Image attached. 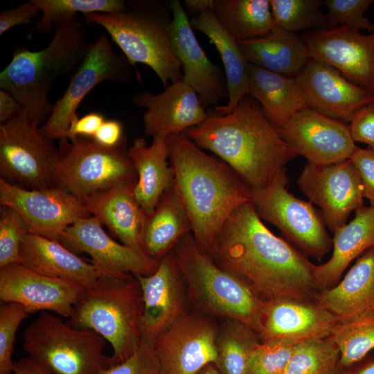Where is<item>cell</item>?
Wrapping results in <instances>:
<instances>
[{
	"mask_svg": "<svg viewBox=\"0 0 374 374\" xmlns=\"http://www.w3.org/2000/svg\"><path fill=\"white\" fill-rule=\"evenodd\" d=\"M208 255L218 267L243 280L263 301L312 300L319 291L314 264L274 235L251 202L233 211Z\"/></svg>",
	"mask_w": 374,
	"mask_h": 374,
	"instance_id": "6da1fadb",
	"label": "cell"
},
{
	"mask_svg": "<svg viewBox=\"0 0 374 374\" xmlns=\"http://www.w3.org/2000/svg\"><path fill=\"white\" fill-rule=\"evenodd\" d=\"M184 134L220 158L250 190L269 185L296 157L249 94L230 113L208 114L202 123Z\"/></svg>",
	"mask_w": 374,
	"mask_h": 374,
	"instance_id": "7a4b0ae2",
	"label": "cell"
},
{
	"mask_svg": "<svg viewBox=\"0 0 374 374\" xmlns=\"http://www.w3.org/2000/svg\"><path fill=\"white\" fill-rule=\"evenodd\" d=\"M175 184L199 247L211 251L224 224L241 204L251 202V190L223 161L206 153L184 133L168 136Z\"/></svg>",
	"mask_w": 374,
	"mask_h": 374,
	"instance_id": "3957f363",
	"label": "cell"
},
{
	"mask_svg": "<svg viewBox=\"0 0 374 374\" xmlns=\"http://www.w3.org/2000/svg\"><path fill=\"white\" fill-rule=\"evenodd\" d=\"M77 17L55 24L54 36L43 49L15 48L0 73V87L9 92L37 126L51 116L48 93L57 78L73 73L84 60L89 44Z\"/></svg>",
	"mask_w": 374,
	"mask_h": 374,
	"instance_id": "277c9868",
	"label": "cell"
},
{
	"mask_svg": "<svg viewBox=\"0 0 374 374\" xmlns=\"http://www.w3.org/2000/svg\"><path fill=\"white\" fill-rule=\"evenodd\" d=\"M170 1H132L125 10L83 15L85 24L104 28L130 63L148 66L164 88L183 80L179 62L171 44Z\"/></svg>",
	"mask_w": 374,
	"mask_h": 374,
	"instance_id": "5b68a950",
	"label": "cell"
},
{
	"mask_svg": "<svg viewBox=\"0 0 374 374\" xmlns=\"http://www.w3.org/2000/svg\"><path fill=\"white\" fill-rule=\"evenodd\" d=\"M143 303L136 276L102 275L84 287L67 323L102 336L113 349L112 365L130 358L142 342Z\"/></svg>",
	"mask_w": 374,
	"mask_h": 374,
	"instance_id": "8992f818",
	"label": "cell"
},
{
	"mask_svg": "<svg viewBox=\"0 0 374 374\" xmlns=\"http://www.w3.org/2000/svg\"><path fill=\"white\" fill-rule=\"evenodd\" d=\"M172 252L190 299L203 313L239 321L259 334L263 300L243 280L215 264L191 233Z\"/></svg>",
	"mask_w": 374,
	"mask_h": 374,
	"instance_id": "52a82bcc",
	"label": "cell"
},
{
	"mask_svg": "<svg viewBox=\"0 0 374 374\" xmlns=\"http://www.w3.org/2000/svg\"><path fill=\"white\" fill-rule=\"evenodd\" d=\"M23 348L52 374H96L112 366L103 350L106 340L44 311L23 332Z\"/></svg>",
	"mask_w": 374,
	"mask_h": 374,
	"instance_id": "ba28073f",
	"label": "cell"
},
{
	"mask_svg": "<svg viewBox=\"0 0 374 374\" xmlns=\"http://www.w3.org/2000/svg\"><path fill=\"white\" fill-rule=\"evenodd\" d=\"M60 141V161L53 186L62 188L82 199L116 185L136 181L125 140L114 148L103 146L89 137Z\"/></svg>",
	"mask_w": 374,
	"mask_h": 374,
	"instance_id": "9c48e42d",
	"label": "cell"
},
{
	"mask_svg": "<svg viewBox=\"0 0 374 374\" xmlns=\"http://www.w3.org/2000/svg\"><path fill=\"white\" fill-rule=\"evenodd\" d=\"M286 169L279 170L269 185L251 190V202L260 219L276 226L305 253L321 260L332 247L323 218L310 202L287 189Z\"/></svg>",
	"mask_w": 374,
	"mask_h": 374,
	"instance_id": "30bf717a",
	"label": "cell"
},
{
	"mask_svg": "<svg viewBox=\"0 0 374 374\" xmlns=\"http://www.w3.org/2000/svg\"><path fill=\"white\" fill-rule=\"evenodd\" d=\"M24 109L1 123V178L28 189L53 186L60 157Z\"/></svg>",
	"mask_w": 374,
	"mask_h": 374,
	"instance_id": "8fae6325",
	"label": "cell"
},
{
	"mask_svg": "<svg viewBox=\"0 0 374 374\" xmlns=\"http://www.w3.org/2000/svg\"><path fill=\"white\" fill-rule=\"evenodd\" d=\"M132 65L123 53H116L105 34L90 43L82 64L72 74L62 96L53 103L52 113L39 127L51 140L61 139L84 97L100 82L126 83L131 80Z\"/></svg>",
	"mask_w": 374,
	"mask_h": 374,
	"instance_id": "7c38bea8",
	"label": "cell"
},
{
	"mask_svg": "<svg viewBox=\"0 0 374 374\" xmlns=\"http://www.w3.org/2000/svg\"><path fill=\"white\" fill-rule=\"evenodd\" d=\"M0 204L15 208L30 233L58 242L69 226L91 216L82 200L62 188L28 189L2 178Z\"/></svg>",
	"mask_w": 374,
	"mask_h": 374,
	"instance_id": "4fadbf2b",
	"label": "cell"
},
{
	"mask_svg": "<svg viewBox=\"0 0 374 374\" xmlns=\"http://www.w3.org/2000/svg\"><path fill=\"white\" fill-rule=\"evenodd\" d=\"M218 326L208 316L186 313L154 342L158 374H195L217 358Z\"/></svg>",
	"mask_w": 374,
	"mask_h": 374,
	"instance_id": "5bb4252c",
	"label": "cell"
},
{
	"mask_svg": "<svg viewBox=\"0 0 374 374\" xmlns=\"http://www.w3.org/2000/svg\"><path fill=\"white\" fill-rule=\"evenodd\" d=\"M297 184L309 202L320 208L332 232L346 224L352 212L364 206L362 180L350 159L328 165L308 163Z\"/></svg>",
	"mask_w": 374,
	"mask_h": 374,
	"instance_id": "9a60e30c",
	"label": "cell"
},
{
	"mask_svg": "<svg viewBox=\"0 0 374 374\" xmlns=\"http://www.w3.org/2000/svg\"><path fill=\"white\" fill-rule=\"evenodd\" d=\"M277 130L295 154L304 157L311 164L328 165L348 159L357 148L348 125L308 107Z\"/></svg>",
	"mask_w": 374,
	"mask_h": 374,
	"instance_id": "2e32d148",
	"label": "cell"
},
{
	"mask_svg": "<svg viewBox=\"0 0 374 374\" xmlns=\"http://www.w3.org/2000/svg\"><path fill=\"white\" fill-rule=\"evenodd\" d=\"M310 58L328 64L374 93V31L364 35L348 26L313 30L301 36Z\"/></svg>",
	"mask_w": 374,
	"mask_h": 374,
	"instance_id": "e0dca14e",
	"label": "cell"
},
{
	"mask_svg": "<svg viewBox=\"0 0 374 374\" xmlns=\"http://www.w3.org/2000/svg\"><path fill=\"white\" fill-rule=\"evenodd\" d=\"M95 217L79 219L65 231L61 243L75 253L84 252L102 275L122 276L127 274L148 276L154 273L159 260L115 241L103 230Z\"/></svg>",
	"mask_w": 374,
	"mask_h": 374,
	"instance_id": "ac0fdd59",
	"label": "cell"
},
{
	"mask_svg": "<svg viewBox=\"0 0 374 374\" xmlns=\"http://www.w3.org/2000/svg\"><path fill=\"white\" fill-rule=\"evenodd\" d=\"M84 287L35 272L20 263L0 267V299L22 305L29 314L52 312L69 319Z\"/></svg>",
	"mask_w": 374,
	"mask_h": 374,
	"instance_id": "d6986e66",
	"label": "cell"
},
{
	"mask_svg": "<svg viewBox=\"0 0 374 374\" xmlns=\"http://www.w3.org/2000/svg\"><path fill=\"white\" fill-rule=\"evenodd\" d=\"M170 7L171 44L181 66L183 81L195 91L204 108L216 107L228 99L225 73L206 56L180 1H171Z\"/></svg>",
	"mask_w": 374,
	"mask_h": 374,
	"instance_id": "ffe728a7",
	"label": "cell"
},
{
	"mask_svg": "<svg viewBox=\"0 0 374 374\" xmlns=\"http://www.w3.org/2000/svg\"><path fill=\"white\" fill-rule=\"evenodd\" d=\"M295 79L308 108L335 119L349 122L358 110L374 102L373 93L314 59H309Z\"/></svg>",
	"mask_w": 374,
	"mask_h": 374,
	"instance_id": "44dd1931",
	"label": "cell"
},
{
	"mask_svg": "<svg viewBox=\"0 0 374 374\" xmlns=\"http://www.w3.org/2000/svg\"><path fill=\"white\" fill-rule=\"evenodd\" d=\"M339 321L316 301L292 298L263 301L259 335L262 341L293 343L330 336Z\"/></svg>",
	"mask_w": 374,
	"mask_h": 374,
	"instance_id": "7402d4cb",
	"label": "cell"
},
{
	"mask_svg": "<svg viewBox=\"0 0 374 374\" xmlns=\"http://www.w3.org/2000/svg\"><path fill=\"white\" fill-rule=\"evenodd\" d=\"M142 292V338H156L186 313L184 280L172 251L160 260L148 276H136Z\"/></svg>",
	"mask_w": 374,
	"mask_h": 374,
	"instance_id": "603a6c76",
	"label": "cell"
},
{
	"mask_svg": "<svg viewBox=\"0 0 374 374\" xmlns=\"http://www.w3.org/2000/svg\"><path fill=\"white\" fill-rule=\"evenodd\" d=\"M132 103L146 109L143 116L144 132L152 137L184 133L202 123L208 115L197 93L183 80L170 84L159 93H138Z\"/></svg>",
	"mask_w": 374,
	"mask_h": 374,
	"instance_id": "cb8c5ba5",
	"label": "cell"
},
{
	"mask_svg": "<svg viewBox=\"0 0 374 374\" xmlns=\"http://www.w3.org/2000/svg\"><path fill=\"white\" fill-rule=\"evenodd\" d=\"M136 182L123 183L82 200L91 216L105 224L123 244L142 250L147 215L135 198Z\"/></svg>",
	"mask_w": 374,
	"mask_h": 374,
	"instance_id": "d4e9b609",
	"label": "cell"
},
{
	"mask_svg": "<svg viewBox=\"0 0 374 374\" xmlns=\"http://www.w3.org/2000/svg\"><path fill=\"white\" fill-rule=\"evenodd\" d=\"M314 299L339 322L374 312V247L356 259L341 280L319 291Z\"/></svg>",
	"mask_w": 374,
	"mask_h": 374,
	"instance_id": "484cf974",
	"label": "cell"
},
{
	"mask_svg": "<svg viewBox=\"0 0 374 374\" xmlns=\"http://www.w3.org/2000/svg\"><path fill=\"white\" fill-rule=\"evenodd\" d=\"M21 265L41 274L73 282L84 287L102 274L60 242L28 233L21 243Z\"/></svg>",
	"mask_w": 374,
	"mask_h": 374,
	"instance_id": "4316f807",
	"label": "cell"
},
{
	"mask_svg": "<svg viewBox=\"0 0 374 374\" xmlns=\"http://www.w3.org/2000/svg\"><path fill=\"white\" fill-rule=\"evenodd\" d=\"M127 152L137 175L135 198L146 215H150L163 194L175 183L174 170L168 162V136H154L150 145L143 138H136Z\"/></svg>",
	"mask_w": 374,
	"mask_h": 374,
	"instance_id": "83f0119b",
	"label": "cell"
},
{
	"mask_svg": "<svg viewBox=\"0 0 374 374\" xmlns=\"http://www.w3.org/2000/svg\"><path fill=\"white\" fill-rule=\"evenodd\" d=\"M333 233L331 257L326 262L313 266L319 291L335 286L352 261L374 247V206L358 208L353 220Z\"/></svg>",
	"mask_w": 374,
	"mask_h": 374,
	"instance_id": "f1b7e54d",
	"label": "cell"
},
{
	"mask_svg": "<svg viewBox=\"0 0 374 374\" xmlns=\"http://www.w3.org/2000/svg\"><path fill=\"white\" fill-rule=\"evenodd\" d=\"M190 21L192 28L204 33L209 39L221 57L229 96L225 105L214 108L217 114H229L248 94L249 63L238 41L225 30L211 10L194 17Z\"/></svg>",
	"mask_w": 374,
	"mask_h": 374,
	"instance_id": "f546056e",
	"label": "cell"
},
{
	"mask_svg": "<svg viewBox=\"0 0 374 374\" xmlns=\"http://www.w3.org/2000/svg\"><path fill=\"white\" fill-rule=\"evenodd\" d=\"M191 232L188 214L175 183L161 197L154 211L147 215L141 249L150 258L159 261Z\"/></svg>",
	"mask_w": 374,
	"mask_h": 374,
	"instance_id": "4dcf8cb0",
	"label": "cell"
},
{
	"mask_svg": "<svg viewBox=\"0 0 374 374\" xmlns=\"http://www.w3.org/2000/svg\"><path fill=\"white\" fill-rule=\"evenodd\" d=\"M249 92L276 130L292 116L308 108L295 77L272 72L249 64Z\"/></svg>",
	"mask_w": 374,
	"mask_h": 374,
	"instance_id": "1f68e13d",
	"label": "cell"
},
{
	"mask_svg": "<svg viewBox=\"0 0 374 374\" xmlns=\"http://www.w3.org/2000/svg\"><path fill=\"white\" fill-rule=\"evenodd\" d=\"M238 42L249 64L287 76L295 77L310 59L301 36L276 26L262 37Z\"/></svg>",
	"mask_w": 374,
	"mask_h": 374,
	"instance_id": "d6a6232c",
	"label": "cell"
},
{
	"mask_svg": "<svg viewBox=\"0 0 374 374\" xmlns=\"http://www.w3.org/2000/svg\"><path fill=\"white\" fill-rule=\"evenodd\" d=\"M211 11L237 41L262 37L276 26L269 0H213Z\"/></svg>",
	"mask_w": 374,
	"mask_h": 374,
	"instance_id": "836d02e7",
	"label": "cell"
},
{
	"mask_svg": "<svg viewBox=\"0 0 374 374\" xmlns=\"http://www.w3.org/2000/svg\"><path fill=\"white\" fill-rule=\"evenodd\" d=\"M224 319L218 326L215 364L222 374H250L253 355L262 342L260 336L239 321Z\"/></svg>",
	"mask_w": 374,
	"mask_h": 374,
	"instance_id": "e575fe53",
	"label": "cell"
},
{
	"mask_svg": "<svg viewBox=\"0 0 374 374\" xmlns=\"http://www.w3.org/2000/svg\"><path fill=\"white\" fill-rule=\"evenodd\" d=\"M42 12L41 18L35 23L29 39L33 34L50 33L55 24L63 20L75 18L78 14L114 12L127 9V2L123 0H32Z\"/></svg>",
	"mask_w": 374,
	"mask_h": 374,
	"instance_id": "d590c367",
	"label": "cell"
},
{
	"mask_svg": "<svg viewBox=\"0 0 374 374\" xmlns=\"http://www.w3.org/2000/svg\"><path fill=\"white\" fill-rule=\"evenodd\" d=\"M330 337L339 350L338 366L347 368L355 365L374 349V312L339 322Z\"/></svg>",
	"mask_w": 374,
	"mask_h": 374,
	"instance_id": "8d00e7d4",
	"label": "cell"
},
{
	"mask_svg": "<svg viewBox=\"0 0 374 374\" xmlns=\"http://www.w3.org/2000/svg\"><path fill=\"white\" fill-rule=\"evenodd\" d=\"M339 350L330 336L297 343L284 374H328L337 366Z\"/></svg>",
	"mask_w": 374,
	"mask_h": 374,
	"instance_id": "74e56055",
	"label": "cell"
},
{
	"mask_svg": "<svg viewBox=\"0 0 374 374\" xmlns=\"http://www.w3.org/2000/svg\"><path fill=\"white\" fill-rule=\"evenodd\" d=\"M275 25L296 32L328 28L326 15L321 10V0H269Z\"/></svg>",
	"mask_w": 374,
	"mask_h": 374,
	"instance_id": "f35d334b",
	"label": "cell"
},
{
	"mask_svg": "<svg viewBox=\"0 0 374 374\" xmlns=\"http://www.w3.org/2000/svg\"><path fill=\"white\" fill-rule=\"evenodd\" d=\"M28 225L13 208L0 207V267L19 263L22 240L29 233Z\"/></svg>",
	"mask_w": 374,
	"mask_h": 374,
	"instance_id": "ab89813d",
	"label": "cell"
},
{
	"mask_svg": "<svg viewBox=\"0 0 374 374\" xmlns=\"http://www.w3.org/2000/svg\"><path fill=\"white\" fill-rule=\"evenodd\" d=\"M30 314L21 304L3 302L0 308V374H11L12 354L19 325Z\"/></svg>",
	"mask_w": 374,
	"mask_h": 374,
	"instance_id": "60d3db41",
	"label": "cell"
},
{
	"mask_svg": "<svg viewBox=\"0 0 374 374\" xmlns=\"http://www.w3.org/2000/svg\"><path fill=\"white\" fill-rule=\"evenodd\" d=\"M372 0H326L328 28L338 26L374 31V24L364 15Z\"/></svg>",
	"mask_w": 374,
	"mask_h": 374,
	"instance_id": "b9f144b4",
	"label": "cell"
},
{
	"mask_svg": "<svg viewBox=\"0 0 374 374\" xmlns=\"http://www.w3.org/2000/svg\"><path fill=\"white\" fill-rule=\"evenodd\" d=\"M296 344L284 340L262 341L253 355L250 374H284Z\"/></svg>",
	"mask_w": 374,
	"mask_h": 374,
	"instance_id": "7bdbcfd3",
	"label": "cell"
},
{
	"mask_svg": "<svg viewBox=\"0 0 374 374\" xmlns=\"http://www.w3.org/2000/svg\"><path fill=\"white\" fill-rule=\"evenodd\" d=\"M155 373H158V370L154 353V341L142 338L140 346L130 358L96 374Z\"/></svg>",
	"mask_w": 374,
	"mask_h": 374,
	"instance_id": "ee69618b",
	"label": "cell"
},
{
	"mask_svg": "<svg viewBox=\"0 0 374 374\" xmlns=\"http://www.w3.org/2000/svg\"><path fill=\"white\" fill-rule=\"evenodd\" d=\"M353 141L368 145L374 150V102L358 110L349 121Z\"/></svg>",
	"mask_w": 374,
	"mask_h": 374,
	"instance_id": "f6af8a7d",
	"label": "cell"
},
{
	"mask_svg": "<svg viewBox=\"0 0 374 374\" xmlns=\"http://www.w3.org/2000/svg\"><path fill=\"white\" fill-rule=\"evenodd\" d=\"M350 159L356 166L362 184L364 197L374 206V150L357 147Z\"/></svg>",
	"mask_w": 374,
	"mask_h": 374,
	"instance_id": "bcb514c9",
	"label": "cell"
},
{
	"mask_svg": "<svg viewBox=\"0 0 374 374\" xmlns=\"http://www.w3.org/2000/svg\"><path fill=\"white\" fill-rule=\"evenodd\" d=\"M39 12L32 0L15 8L3 10L0 13V35L16 26L30 24Z\"/></svg>",
	"mask_w": 374,
	"mask_h": 374,
	"instance_id": "7dc6e473",
	"label": "cell"
},
{
	"mask_svg": "<svg viewBox=\"0 0 374 374\" xmlns=\"http://www.w3.org/2000/svg\"><path fill=\"white\" fill-rule=\"evenodd\" d=\"M105 121L103 115L98 112H91L81 118L76 116L62 139L73 141L79 136L93 138Z\"/></svg>",
	"mask_w": 374,
	"mask_h": 374,
	"instance_id": "c3c4849f",
	"label": "cell"
},
{
	"mask_svg": "<svg viewBox=\"0 0 374 374\" xmlns=\"http://www.w3.org/2000/svg\"><path fill=\"white\" fill-rule=\"evenodd\" d=\"M93 139L98 144L107 148L118 146L125 140L123 125L117 120H105Z\"/></svg>",
	"mask_w": 374,
	"mask_h": 374,
	"instance_id": "681fc988",
	"label": "cell"
},
{
	"mask_svg": "<svg viewBox=\"0 0 374 374\" xmlns=\"http://www.w3.org/2000/svg\"><path fill=\"white\" fill-rule=\"evenodd\" d=\"M23 107L18 101L7 91L0 90V122L5 123L10 120Z\"/></svg>",
	"mask_w": 374,
	"mask_h": 374,
	"instance_id": "f907efd6",
	"label": "cell"
},
{
	"mask_svg": "<svg viewBox=\"0 0 374 374\" xmlns=\"http://www.w3.org/2000/svg\"><path fill=\"white\" fill-rule=\"evenodd\" d=\"M12 373L14 374H52L30 357L14 361Z\"/></svg>",
	"mask_w": 374,
	"mask_h": 374,
	"instance_id": "816d5d0a",
	"label": "cell"
},
{
	"mask_svg": "<svg viewBox=\"0 0 374 374\" xmlns=\"http://www.w3.org/2000/svg\"><path fill=\"white\" fill-rule=\"evenodd\" d=\"M213 0H185L184 5L186 8L190 12L199 14L211 10L213 7Z\"/></svg>",
	"mask_w": 374,
	"mask_h": 374,
	"instance_id": "f5cc1de1",
	"label": "cell"
},
{
	"mask_svg": "<svg viewBox=\"0 0 374 374\" xmlns=\"http://www.w3.org/2000/svg\"><path fill=\"white\" fill-rule=\"evenodd\" d=\"M351 374H374V357L366 361Z\"/></svg>",
	"mask_w": 374,
	"mask_h": 374,
	"instance_id": "db71d44e",
	"label": "cell"
},
{
	"mask_svg": "<svg viewBox=\"0 0 374 374\" xmlns=\"http://www.w3.org/2000/svg\"><path fill=\"white\" fill-rule=\"evenodd\" d=\"M195 374H222L214 363H210L204 366Z\"/></svg>",
	"mask_w": 374,
	"mask_h": 374,
	"instance_id": "11a10c76",
	"label": "cell"
},
{
	"mask_svg": "<svg viewBox=\"0 0 374 374\" xmlns=\"http://www.w3.org/2000/svg\"><path fill=\"white\" fill-rule=\"evenodd\" d=\"M344 368H342L338 366L334 371H332L328 374H351L352 373V371H346Z\"/></svg>",
	"mask_w": 374,
	"mask_h": 374,
	"instance_id": "9f6ffc18",
	"label": "cell"
},
{
	"mask_svg": "<svg viewBox=\"0 0 374 374\" xmlns=\"http://www.w3.org/2000/svg\"><path fill=\"white\" fill-rule=\"evenodd\" d=\"M155 374H158V373H155Z\"/></svg>",
	"mask_w": 374,
	"mask_h": 374,
	"instance_id": "6f0895ef",
	"label": "cell"
}]
</instances>
